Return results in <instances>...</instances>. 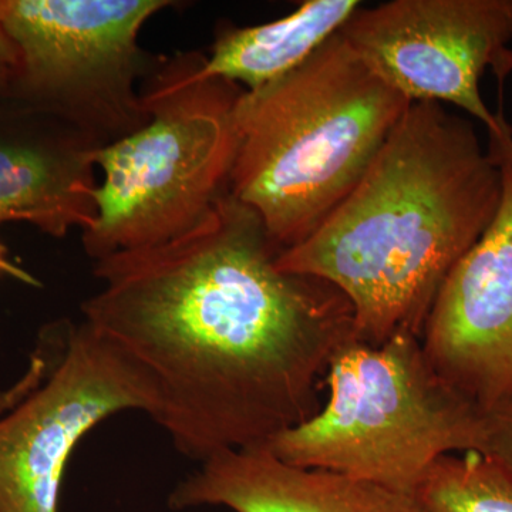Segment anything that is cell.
<instances>
[{
    "label": "cell",
    "mask_w": 512,
    "mask_h": 512,
    "mask_svg": "<svg viewBox=\"0 0 512 512\" xmlns=\"http://www.w3.org/2000/svg\"><path fill=\"white\" fill-rule=\"evenodd\" d=\"M261 218L225 194L181 237L94 262L84 322L143 373L151 419L185 456L266 446L319 412V383L356 338L323 279L288 274Z\"/></svg>",
    "instance_id": "cell-1"
},
{
    "label": "cell",
    "mask_w": 512,
    "mask_h": 512,
    "mask_svg": "<svg viewBox=\"0 0 512 512\" xmlns=\"http://www.w3.org/2000/svg\"><path fill=\"white\" fill-rule=\"evenodd\" d=\"M503 173L473 124L434 101H413L362 180L276 265L339 289L356 339L379 346L423 333L451 269L493 221Z\"/></svg>",
    "instance_id": "cell-2"
},
{
    "label": "cell",
    "mask_w": 512,
    "mask_h": 512,
    "mask_svg": "<svg viewBox=\"0 0 512 512\" xmlns=\"http://www.w3.org/2000/svg\"><path fill=\"white\" fill-rule=\"evenodd\" d=\"M410 106L336 33L305 63L242 94L228 192L282 252L355 190Z\"/></svg>",
    "instance_id": "cell-3"
},
{
    "label": "cell",
    "mask_w": 512,
    "mask_h": 512,
    "mask_svg": "<svg viewBox=\"0 0 512 512\" xmlns=\"http://www.w3.org/2000/svg\"><path fill=\"white\" fill-rule=\"evenodd\" d=\"M204 60L181 52L154 62L140 84L150 120L97 150V217L82 232L94 262L181 237L227 194L245 89L202 76Z\"/></svg>",
    "instance_id": "cell-4"
},
{
    "label": "cell",
    "mask_w": 512,
    "mask_h": 512,
    "mask_svg": "<svg viewBox=\"0 0 512 512\" xmlns=\"http://www.w3.org/2000/svg\"><path fill=\"white\" fill-rule=\"evenodd\" d=\"M328 402L266 447L289 466L325 470L407 495L434 461L478 451L484 412L431 366L421 338H356L330 360Z\"/></svg>",
    "instance_id": "cell-5"
},
{
    "label": "cell",
    "mask_w": 512,
    "mask_h": 512,
    "mask_svg": "<svg viewBox=\"0 0 512 512\" xmlns=\"http://www.w3.org/2000/svg\"><path fill=\"white\" fill-rule=\"evenodd\" d=\"M168 0H0L18 53L8 100L76 128L99 147L141 130L140 86L154 62L138 39Z\"/></svg>",
    "instance_id": "cell-6"
},
{
    "label": "cell",
    "mask_w": 512,
    "mask_h": 512,
    "mask_svg": "<svg viewBox=\"0 0 512 512\" xmlns=\"http://www.w3.org/2000/svg\"><path fill=\"white\" fill-rule=\"evenodd\" d=\"M154 412L130 360L80 320L40 329L28 369L0 392V512H59L70 457L101 421Z\"/></svg>",
    "instance_id": "cell-7"
},
{
    "label": "cell",
    "mask_w": 512,
    "mask_h": 512,
    "mask_svg": "<svg viewBox=\"0 0 512 512\" xmlns=\"http://www.w3.org/2000/svg\"><path fill=\"white\" fill-rule=\"evenodd\" d=\"M366 66L404 99L454 104L487 127L490 140L512 136L503 111L491 113L480 80L512 72V0H394L360 6L340 29Z\"/></svg>",
    "instance_id": "cell-8"
},
{
    "label": "cell",
    "mask_w": 512,
    "mask_h": 512,
    "mask_svg": "<svg viewBox=\"0 0 512 512\" xmlns=\"http://www.w3.org/2000/svg\"><path fill=\"white\" fill-rule=\"evenodd\" d=\"M493 221L451 269L421 333L431 366L483 412L512 399V168Z\"/></svg>",
    "instance_id": "cell-9"
},
{
    "label": "cell",
    "mask_w": 512,
    "mask_h": 512,
    "mask_svg": "<svg viewBox=\"0 0 512 512\" xmlns=\"http://www.w3.org/2000/svg\"><path fill=\"white\" fill-rule=\"evenodd\" d=\"M99 146L47 114L0 104V224L53 238L87 231L97 217Z\"/></svg>",
    "instance_id": "cell-10"
},
{
    "label": "cell",
    "mask_w": 512,
    "mask_h": 512,
    "mask_svg": "<svg viewBox=\"0 0 512 512\" xmlns=\"http://www.w3.org/2000/svg\"><path fill=\"white\" fill-rule=\"evenodd\" d=\"M173 510L232 512H421L413 495L325 470L289 466L266 446L225 450L201 461L168 498Z\"/></svg>",
    "instance_id": "cell-11"
},
{
    "label": "cell",
    "mask_w": 512,
    "mask_h": 512,
    "mask_svg": "<svg viewBox=\"0 0 512 512\" xmlns=\"http://www.w3.org/2000/svg\"><path fill=\"white\" fill-rule=\"evenodd\" d=\"M360 8L357 0H309L265 25L218 30L201 74L261 89L305 63Z\"/></svg>",
    "instance_id": "cell-12"
},
{
    "label": "cell",
    "mask_w": 512,
    "mask_h": 512,
    "mask_svg": "<svg viewBox=\"0 0 512 512\" xmlns=\"http://www.w3.org/2000/svg\"><path fill=\"white\" fill-rule=\"evenodd\" d=\"M414 498L421 512H512V478L485 454H448L434 461Z\"/></svg>",
    "instance_id": "cell-13"
},
{
    "label": "cell",
    "mask_w": 512,
    "mask_h": 512,
    "mask_svg": "<svg viewBox=\"0 0 512 512\" xmlns=\"http://www.w3.org/2000/svg\"><path fill=\"white\" fill-rule=\"evenodd\" d=\"M477 453L494 458L512 478V399L484 412L483 441Z\"/></svg>",
    "instance_id": "cell-14"
},
{
    "label": "cell",
    "mask_w": 512,
    "mask_h": 512,
    "mask_svg": "<svg viewBox=\"0 0 512 512\" xmlns=\"http://www.w3.org/2000/svg\"><path fill=\"white\" fill-rule=\"evenodd\" d=\"M16 67H18V53L12 40L6 35L5 29L0 25V104L8 100Z\"/></svg>",
    "instance_id": "cell-15"
},
{
    "label": "cell",
    "mask_w": 512,
    "mask_h": 512,
    "mask_svg": "<svg viewBox=\"0 0 512 512\" xmlns=\"http://www.w3.org/2000/svg\"><path fill=\"white\" fill-rule=\"evenodd\" d=\"M10 276L15 278L16 281L23 282V284L30 286H39V281L29 274V272L23 271L18 265L13 264L6 254V249L0 244V276Z\"/></svg>",
    "instance_id": "cell-16"
},
{
    "label": "cell",
    "mask_w": 512,
    "mask_h": 512,
    "mask_svg": "<svg viewBox=\"0 0 512 512\" xmlns=\"http://www.w3.org/2000/svg\"><path fill=\"white\" fill-rule=\"evenodd\" d=\"M488 154L495 163H504L512 168V136L505 137L503 140H490Z\"/></svg>",
    "instance_id": "cell-17"
}]
</instances>
